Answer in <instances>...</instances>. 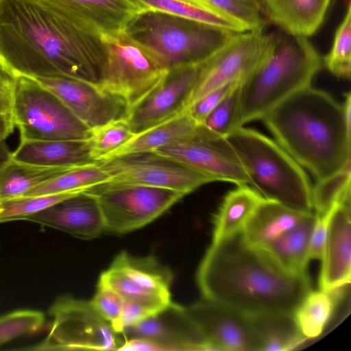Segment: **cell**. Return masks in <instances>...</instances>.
<instances>
[{
	"label": "cell",
	"instance_id": "21",
	"mask_svg": "<svg viewBox=\"0 0 351 351\" xmlns=\"http://www.w3.org/2000/svg\"><path fill=\"white\" fill-rule=\"evenodd\" d=\"M64 14L90 34L120 27L135 15L123 0H49Z\"/></svg>",
	"mask_w": 351,
	"mask_h": 351
},
{
	"label": "cell",
	"instance_id": "11",
	"mask_svg": "<svg viewBox=\"0 0 351 351\" xmlns=\"http://www.w3.org/2000/svg\"><path fill=\"white\" fill-rule=\"evenodd\" d=\"M276 32L265 30L236 34L199 66L186 109L209 92L225 84L243 82L267 56Z\"/></svg>",
	"mask_w": 351,
	"mask_h": 351
},
{
	"label": "cell",
	"instance_id": "37",
	"mask_svg": "<svg viewBox=\"0 0 351 351\" xmlns=\"http://www.w3.org/2000/svg\"><path fill=\"white\" fill-rule=\"evenodd\" d=\"M350 199V165L313 186V206L317 215L326 214L337 202Z\"/></svg>",
	"mask_w": 351,
	"mask_h": 351
},
{
	"label": "cell",
	"instance_id": "42",
	"mask_svg": "<svg viewBox=\"0 0 351 351\" xmlns=\"http://www.w3.org/2000/svg\"><path fill=\"white\" fill-rule=\"evenodd\" d=\"M158 312L141 303L124 300L121 314L117 324V332L121 333Z\"/></svg>",
	"mask_w": 351,
	"mask_h": 351
},
{
	"label": "cell",
	"instance_id": "4",
	"mask_svg": "<svg viewBox=\"0 0 351 351\" xmlns=\"http://www.w3.org/2000/svg\"><path fill=\"white\" fill-rule=\"evenodd\" d=\"M322 57L306 37L276 32L262 63L240 85V119H261L293 93L311 85Z\"/></svg>",
	"mask_w": 351,
	"mask_h": 351
},
{
	"label": "cell",
	"instance_id": "33",
	"mask_svg": "<svg viewBox=\"0 0 351 351\" xmlns=\"http://www.w3.org/2000/svg\"><path fill=\"white\" fill-rule=\"evenodd\" d=\"M134 134L126 117L112 119L89 128L86 139L90 158L95 162L104 160Z\"/></svg>",
	"mask_w": 351,
	"mask_h": 351
},
{
	"label": "cell",
	"instance_id": "38",
	"mask_svg": "<svg viewBox=\"0 0 351 351\" xmlns=\"http://www.w3.org/2000/svg\"><path fill=\"white\" fill-rule=\"evenodd\" d=\"M241 84L235 86L206 117L203 126L215 136L226 138L236 128L242 126L240 119Z\"/></svg>",
	"mask_w": 351,
	"mask_h": 351
},
{
	"label": "cell",
	"instance_id": "14",
	"mask_svg": "<svg viewBox=\"0 0 351 351\" xmlns=\"http://www.w3.org/2000/svg\"><path fill=\"white\" fill-rule=\"evenodd\" d=\"M152 152L200 171L215 181L250 184L245 170L226 138L213 135L204 126L193 137Z\"/></svg>",
	"mask_w": 351,
	"mask_h": 351
},
{
	"label": "cell",
	"instance_id": "22",
	"mask_svg": "<svg viewBox=\"0 0 351 351\" xmlns=\"http://www.w3.org/2000/svg\"><path fill=\"white\" fill-rule=\"evenodd\" d=\"M269 22L283 32L308 38L322 26L332 0H258Z\"/></svg>",
	"mask_w": 351,
	"mask_h": 351
},
{
	"label": "cell",
	"instance_id": "40",
	"mask_svg": "<svg viewBox=\"0 0 351 351\" xmlns=\"http://www.w3.org/2000/svg\"><path fill=\"white\" fill-rule=\"evenodd\" d=\"M90 302L96 312L117 332L124 303L121 296L108 286L98 282L97 291Z\"/></svg>",
	"mask_w": 351,
	"mask_h": 351
},
{
	"label": "cell",
	"instance_id": "2",
	"mask_svg": "<svg viewBox=\"0 0 351 351\" xmlns=\"http://www.w3.org/2000/svg\"><path fill=\"white\" fill-rule=\"evenodd\" d=\"M196 281L203 298L246 315H293L311 289L308 274L284 270L263 249L248 244L242 232L211 242Z\"/></svg>",
	"mask_w": 351,
	"mask_h": 351
},
{
	"label": "cell",
	"instance_id": "35",
	"mask_svg": "<svg viewBox=\"0 0 351 351\" xmlns=\"http://www.w3.org/2000/svg\"><path fill=\"white\" fill-rule=\"evenodd\" d=\"M83 191H85L32 196L23 195L0 201V223L24 220L32 215Z\"/></svg>",
	"mask_w": 351,
	"mask_h": 351
},
{
	"label": "cell",
	"instance_id": "19",
	"mask_svg": "<svg viewBox=\"0 0 351 351\" xmlns=\"http://www.w3.org/2000/svg\"><path fill=\"white\" fill-rule=\"evenodd\" d=\"M321 261L320 290L330 291L350 284V199L337 202L328 211L326 240Z\"/></svg>",
	"mask_w": 351,
	"mask_h": 351
},
{
	"label": "cell",
	"instance_id": "5",
	"mask_svg": "<svg viewBox=\"0 0 351 351\" xmlns=\"http://www.w3.org/2000/svg\"><path fill=\"white\" fill-rule=\"evenodd\" d=\"M226 139L245 170L250 184L264 199L300 213H314L313 186L307 174L276 141L243 125Z\"/></svg>",
	"mask_w": 351,
	"mask_h": 351
},
{
	"label": "cell",
	"instance_id": "25",
	"mask_svg": "<svg viewBox=\"0 0 351 351\" xmlns=\"http://www.w3.org/2000/svg\"><path fill=\"white\" fill-rule=\"evenodd\" d=\"M134 14L158 12L175 15L232 32L247 30L238 22L204 0H123Z\"/></svg>",
	"mask_w": 351,
	"mask_h": 351
},
{
	"label": "cell",
	"instance_id": "31",
	"mask_svg": "<svg viewBox=\"0 0 351 351\" xmlns=\"http://www.w3.org/2000/svg\"><path fill=\"white\" fill-rule=\"evenodd\" d=\"M77 167L38 166L16 161L10 155L0 162V201L23 196L35 186Z\"/></svg>",
	"mask_w": 351,
	"mask_h": 351
},
{
	"label": "cell",
	"instance_id": "13",
	"mask_svg": "<svg viewBox=\"0 0 351 351\" xmlns=\"http://www.w3.org/2000/svg\"><path fill=\"white\" fill-rule=\"evenodd\" d=\"M171 271L153 256L134 257L119 253L99 282L115 292L124 300L136 302L158 312L172 301L170 286Z\"/></svg>",
	"mask_w": 351,
	"mask_h": 351
},
{
	"label": "cell",
	"instance_id": "36",
	"mask_svg": "<svg viewBox=\"0 0 351 351\" xmlns=\"http://www.w3.org/2000/svg\"><path fill=\"white\" fill-rule=\"evenodd\" d=\"M247 31L265 30L269 23L258 0H204Z\"/></svg>",
	"mask_w": 351,
	"mask_h": 351
},
{
	"label": "cell",
	"instance_id": "32",
	"mask_svg": "<svg viewBox=\"0 0 351 351\" xmlns=\"http://www.w3.org/2000/svg\"><path fill=\"white\" fill-rule=\"evenodd\" d=\"M109 180L108 174L99 162H94L73 169L43 182L31 189L24 195L32 196L73 191H86L95 185Z\"/></svg>",
	"mask_w": 351,
	"mask_h": 351
},
{
	"label": "cell",
	"instance_id": "28",
	"mask_svg": "<svg viewBox=\"0 0 351 351\" xmlns=\"http://www.w3.org/2000/svg\"><path fill=\"white\" fill-rule=\"evenodd\" d=\"M349 289L350 285H347L330 291L311 289L306 294L293 316L306 340L315 339L323 333Z\"/></svg>",
	"mask_w": 351,
	"mask_h": 351
},
{
	"label": "cell",
	"instance_id": "23",
	"mask_svg": "<svg viewBox=\"0 0 351 351\" xmlns=\"http://www.w3.org/2000/svg\"><path fill=\"white\" fill-rule=\"evenodd\" d=\"M10 157L19 162L50 167H76L94 162L86 139L20 141Z\"/></svg>",
	"mask_w": 351,
	"mask_h": 351
},
{
	"label": "cell",
	"instance_id": "8",
	"mask_svg": "<svg viewBox=\"0 0 351 351\" xmlns=\"http://www.w3.org/2000/svg\"><path fill=\"white\" fill-rule=\"evenodd\" d=\"M15 78L12 108L21 141L86 139L88 128L34 77Z\"/></svg>",
	"mask_w": 351,
	"mask_h": 351
},
{
	"label": "cell",
	"instance_id": "24",
	"mask_svg": "<svg viewBox=\"0 0 351 351\" xmlns=\"http://www.w3.org/2000/svg\"><path fill=\"white\" fill-rule=\"evenodd\" d=\"M306 214L263 198L245 225L243 237L250 245L262 248L295 227Z\"/></svg>",
	"mask_w": 351,
	"mask_h": 351
},
{
	"label": "cell",
	"instance_id": "17",
	"mask_svg": "<svg viewBox=\"0 0 351 351\" xmlns=\"http://www.w3.org/2000/svg\"><path fill=\"white\" fill-rule=\"evenodd\" d=\"M34 78L53 93L88 128L126 117L124 103L95 84L65 76Z\"/></svg>",
	"mask_w": 351,
	"mask_h": 351
},
{
	"label": "cell",
	"instance_id": "26",
	"mask_svg": "<svg viewBox=\"0 0 351 351\" xmlns=\"http://www.w3.org/2000/svg\"><path fill=\"white\" fill-rule=\"evenodd\" d=\"M315 220L306 214L293 228L262 247L281 268L295 275H308L309 241Z\"/></svg>",
	"mask_w": 351,
	"mask_h": 351
},
{
	"label": "cell",
	"instance_id": "34",
	"mask_svg": "<svg viewBox=\"0 0 351 351\" xmlns=\"http://www.w3.org/2000/svg\"><path fill=\"white\" fill-rule=\"evenodd\" d=\"M323 66L333 75L350 80L351 75V3L337 27L328 53L322 57Z\"/></svg>",
	"mask_w": 351,
	"mask_h": 351
},
{
	"label": "cell",
	"instance_id": "45",
	"mask_svg": "<svg viewBox=\"0 0 351 351\" xmlns=\"http://www.w3.org/2000/svg\"><path fill=\"white\" fill-rule=\"evenodd\" d=\"M14 127L12 117L0 114V151L5 141L12 133Z\"/></svg>",
	"mask_w": 351,
	"mask_h": 351
},
{
	"label": "cell",
	"instance_id": "30",
	"mask_svg": "<svg viewBox=\"0 0 351 351\" xmlns=\"http://www.w3.org/2000/svg\"><path fill=\"white\" fill-rule=\"evenodd\" d=\"M258 351H285L296 348L306 339L301 334L292 314L248 315Z\"/></svg>",
	"mask_w": 351,
	"mask_h": 351
},
{
	"label": "cell",
	"instance_id": "10",
	"mask_svg": "<svg viewBox=\"0 0 351 351\" xmlns=\"http://www.w3.org/2000/svg\"><path fill=\"white\" fill-rule=\"evenodd\" d=\"M86 191L97 199L105 231L114 234H125L147 225L186 195L165 188L110 181Z\"/></svg>",
	"mask_w": 351,
	"mask_h": 351
},
{
	"label": "cell",
	"instance_id": "12",
	"mask_svg": "<svg viewBox=\"0 0 351 351\" xmlns=\"http://www.w3.org/2000/svg\"><path fill=\"white\" fill-rule=\"evenodd\" d=\"M99 163L110 182L165 188L186 195L216 182L200 171L152 151L114 156Z\"/></svg>",
	"mask_w": 351,
	"mask_h": 351
},
{
	"label": "cell",
	"instance_id": "29",
	"mask_svg": "<svg viewBox=\"0 0 351 351\" xmlns=\"http://www.w3.org/2000/svg\"><path fill=\"white\" fill-rule=\"evenodd\" d=\"M263 199L249 184L237 185L230 191L214 216L212 242L242 232Z\"/></svg>",
	"mask_w": 351,
	"mask_h": 351
},
{
	"label": "cell",
	"instance_id": "43",
	"mask_svg": "<svg viewBox=\"0 0 351 351\" xmlns=\"http://www.w3.org/2000/svg\"><path fill=\"white\" fill-rule=\"evenodd\" d=\"M328 218V212L324 215H315L308 246L309 261L321 260L322 258L326 240Z\"/></svg>",
	"mask_w": 351,
	"mask_h": 351
},
{
	"label": "cell",
	"instance_id": "44",
	"mask_svg": "<svg viewBox=\"0 0 351 351\" xmlns=\"http://www.w3.org/2000/svg\"><path fill=\"white\" fill-rule=\"evenodd\" d=\"M15 78L0 68V114L12 117Z\"/></svg>",
	"mask_w": 351,
	"mask_h": 351
},
{
	"label": "cell",
	"instance_id": "6",
	"mask_svg": "<svg viewBox=\"0 0 351 351\" xmlns=\"http://www.w3.org/2000/svg\"><path fill=\"white\" fill-rule=\"evenodd\" d=\"M125 28L169 69L201 64L237 34L158 12L135 14Z\"/></svg>",
	"mask_w": 351,
	"mask_h": 351
},
{
	"label": "cell",
	"instance_id": "41",
	"mask_svg": "<svg viewBox=\"0 0 351 351\" xmlns=\"http://www.w3.org/2000/svg\"><path fill=\"white\" fill-rule=\"evenodd\" d=\"M241 83L242 82L229 83L209 92L192 104L186 110L198 125H203L206 117L213 110L235 86Z\"/></svg>",
	"mask_w": 351,
	"mask_h": 351
},
{
	"label": "cell",
	"instance_id": "20",
	"mask_svg": "<svg viewBox=\"0 0 351 351\" xmlns=\"http://www.w3.org/2000/svg\"><path fill=\"white\" fill-rule=\"evenodd\" d=\"M86 191L71 196L24 220L83 239H95L105 231L104 223L96 198Z\"/></svg>",
	"mask_w": 351,
	"mask_h": 351
},
{
	"label": "cell",
	"instance_id": "3",
	"mask_svg": "<svg viewBox=\"0 0 351 351\" xmlns=\"http://www.w3.org/2000/svg\"><path fill=\"white\" fill-rule=\"evenodd\" d=\"M275 141L316 182L350 165L351 123L342 104L325 90L304 88L261 119Z\"/></svg>",
	"mask_w": 351,
	"mask_h": 351
},
{
	"label": "cell",
	"instance_id": "9",
	"mask_svg": "<svg viewBox=\"0 0 351 351\" xmlns=\"http://www.w3.org/2000/svg\"><path fill=\"white\" fill-rule=\"evenodd\" d=\"M48 332L38 344L25 350H117L124 339L93 308L90 302L64 295L49 309Z\"/></svg>",
	"mask_w": 351,
	"mask_h": 351
},
{
	"label": "cell",
	"instance_id": "27",
	"mask_svg": "<svg viewBox=\"0 0 351 351\" xmlns=\"http://www.w3.org/2000/svg\"><path fill=\"white\" fill-rule=\"evenodd\" d=\"M202 130V125H198L188 111L185 110L165 122L135 134L130 140L104 160L128 154L152 152L169 144L193 137Z\"/></svg>",
	"mask_w": 351,
	"mask_h": 351
},
{
	"label": "cell",
	"instance_id": "18",
	"mask_svg": "<svg viewBox=\"0 0 351 351\" xmlns=\"http://www.w3.org/2000/svg\"><path fill=\"white\" fill-rule=\"evenodd\" d=\"M121 335L124 341L140 339L156 343L164 351L208 350L202 335L187 315L185 307L173 302L125 329Z\"/></svg>",
	"mask_w": 351,
	"mask_h": 351
},
{
	"label": "cell",
	"instance_id": "1",
	"mask_svg": "<svg viewBox=\"0 0 351 351\" xmlns=\"http://www.w3.org/2000/svg\"><path fill=\"white\" fill-rule=\"evenodd\" d=\"M104 62L99 38L49 0H0V68L10 75L97 84Z\"/></svg>",
	"mask_w": 351,
	"mask_h": 351
},
{
	"label": "cell",
	"instance_id": "39",
	"mask_svg": "<svg viewBox=\"0 0 351 351\" xmlns=\"http://www.w3.org/2000/svg\"><path fill=\"white\" fill-rule=\"evenodd\" d=\"M45 315L32 309L17 310L0 316V346L41 330Z\"/></svg>",
	"mask_w": 351,
	"mask_h": 351
},
{
	"label": "cell",
	"instance_id": "7",
	"mask_svg": "<svg viewBox=\"0 0 351 351\" xmlns=\"http://www.w3.org/2000/svg\"><path fill=\"white\" fill-rule=\"evenodd\" d=\"M104 62L98 86L121 99L128 112L166 76L169 68L125 27L101 33Z\"/></svg>",
	"mask_w": 351,
	"mask_h": 351
},
{
	"label": "cell",
	"instance_id": "15",
	"mask_svg": "<svg viewBox=\"0 0 351 351\" xmlns=\"http://www.w3.org/2000/svg\"><path fill=\"white\" fill-rule=\"evenodd\" d=\"M199 64L171 68L161 82L127 113L134 134L165 122L186 110Z\"/></svg>",
	"mask_w": 351,
	"mask_h": 351
},
{
	"label": "cell",
	"instance_id": "16",
	"mask_svg": "<svg viewBox=\"0 0 351 351\" xmlns=\"http://www.w3.org/2000/svg\"><path fill=\"white\" fill-rule=\"evenodd\" d=\"M185 310L208 350L258 351L248 315L205 298L186 306Z\"/></svg>",
	"mask_w": 351,
	"mask_h": 351
}]
</instances>
